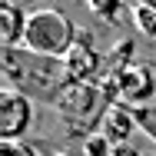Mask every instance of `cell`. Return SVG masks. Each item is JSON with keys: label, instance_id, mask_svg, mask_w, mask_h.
<instances>
[{"label": "cell", "instance_id": "obj_6", "mask_svg": "<svg viewBox=\"0 0 156 156\" xmlns=\"http://www.w3.org/2000/svg\"><path fill=\"white\" fill-rule=\"evenodd\" d=\"M63 70H66L70 83H93V80H100V73H103V53L93 47L90 33L76 37V43L63 57Z\"/></svg>", "mask_w": 156, "mask_h": 156}, {"label": "cell", "instance_id": "obj_1", "mask_svg": "<svg viewBox=\"0 0 156 156\" xmlns=\"http://www.w3.org/2000/svg\"><path fill=\"white\" fill-rule=\"evenodd\" d=\"M0 66H3L7 87L27 93L33 103L57 106V100L63 96V90L70 87L63 60L30 53L27 47H3L0 50Z\"/></svg>", "mask_w": 156, "mask_h": 156}, {"label": "cell", "instance_id": "obj_14", "mask_svg": "<svg viewBox=\"0 0 156 156\" xmlns=\"http://www.w3.org/2000/svg\"><path fill=\"white\" fill-rule=\"evenodd\" d=\"M0 156H37L27 140H0Z\"/></svg>", "mask_w": 156, "mask_h": 156}, {"label": "cell", "instance_id": "obj_9", "mask_svg": "<svg viewBox=\"0 0 156 156\" xmlns=\"http://www.w3.org/2000/svg\"><path fill=\"white\" fill-rule=\"evenodd\" d=\"M133 57H136L133 40H120V43L103 57V73H100V76H113V80H120V73L133 63Z\"/></svg>", "mask_w": 156, "mask_h": 156}, {"label": "cell", "instance_id": "obj_4", "mask_svg": "<svg viewBox=\"0 0 156 156\" xmlns=\"http://www.w3.org/2000/svg\"><path fill=\"white\" fill-rule=\"evenodd\" d=\"M33 100L13 87L0 90V140H20L27 136V129L33 126Z\"/></svg>", "mask_w": 156, "mask_h": 156}, {"label": "cell", "instance_id": "obj_10", "mask_svg": "<svg viewBox=\"0 0 156 156\" xmlns=\"http://www.w3.org/2000/svg\"><path fill=\"white\" fill-rule=\"evenodd\" d=\"M129 17H133V27L143 37L156 40V0H133Z\"/></svg>", "mask_w": 156, "mask_h": 156}, {"label": "cell", "instance_id": "obj_13", "mask_svg": "<svg viewBox=\"0 0 156 156\" xmlns=\"http://www.w3.org/2000/svg\"><path fill=\"white\" fill-rule=\"evenodd\" d=\"M133 113H136L140 129H143V133L156 143V106H153V103H150V106H133Z\"/></svg>", "mask_w": 156, "mask_h": 156}, {"label": "cell", "instance_id": "obj_3", "mask_svg": "<svg viewBox=\"0 0 156 156\" xmlns=\"http://www.w3.org/2000/svg\"><path fill=\"white\" fill-rule=\"evenodd\" d=\"M76 23L57 10V7H40V10H30L27 17V30H23V47L30 53H40V57H57L63 60L70 53V47L76 43Z\"/></svg>", "mask_w": 156, "mask_h": 156}, {"label": "cell", "instance_id": "obj_12", "mask_svg": "<svg viewBox=\"0 0 156 156\" xmlns=\"http://www.w3.org/2000/svg\"><path fill=\"white\" fill-rule=\"evenodd\" d=\"M83 156H113V143L103 133H93L83 140Z\"/></svg>", "mask_w": 156, "mask_h": 156}, {"label": "cell", "instance_id": "obj_16", "mask_svg": "<svg viewBox=\"0 0 156 156\" xmlns=\"http://www.w3.org/2000/svg\"><path fill=\"white\" fill-rule=\"evenodd\" d=\"M50 156H73V153H66V150H53Z\"/></svg>", "mask_w": 156, "mask_h": 156}, {"label": "cell", "instance_id": "obj_15", "mask_svg": "<svg viewBox=\"0 0 156 156\" xmlns=\"http://www.w3.org/2000/svg\"><path fill=\"white\" fill-rule=\"evenodd\" d=\"M113 156H143V153L136 143H120V146H113Z\"/></svg>", "mask_w": 156, "mask_h": 156}, {"label": "cell", "instance_id": "obj_8", "mask_svg": "<svg viewBox=\"0 0 156 156\" xmlns=\"http://www.w3.org/2000/svg\"><path fill=\"white\" fill-rule=\"evenodd\" d=\"M27 10L17 0L0 3V40L3 47H23V30H27Z\"/></svg>", "mask_w": 156, "mask_h": 156}, {"label": "cell", "instance_id": "obj_17", "mask_svg": "<svg viewBox=\"0 0 156 156\" xmlns=\"http://www.w3.org/2000/svg\"><path fill=\"white\" fill-rule=\"evenodd\" d=\"M153 156H156V153H153Z\"/></svg>", "mask_w": 156, "mask_h": 156}, {"label": "cell", "instance_id": "obj_2", "mask_svg": "<svg viewBox=\"0 0 156 156\" xmlns=\"http://www.w3.org/2000/svg\"><path fill=\"white\" fill-rule=\"evenodd\" d=\"M110 96L103 93L100 83H70L63 96L57 100L53 113L60 120L63 133L70 140H87L103 129V120H106V110H110Z\"/></svg>", "mask_w": 156, "mask_h": 156}, {"label": "cell", "instance_id": "obj_5", "mask_svg": "<svg viewBox=\"0 0 156 156\" xmlns=\"http://www.w3.org/2000/svg\"><path fill=\"white\" fill-rule=\"evenodd\" d=\"M156 96V63L133 60L120 73V103L126 106H150Z\"/></svg>", "mask_w": 156, "mask_h": 156}, {"label": "cell", "instance_id": "obj_11", "mask_svg": "<svg viewBox=\"0 0 156 156\" xmlns=\"http://www.w3.org/2000/svg\"><path fill=\"white\" fill-rule=\"evenodd\" d=\"M83 3H87V10L93 13L96 20H103V23H110V27H116V23L123 20L126 7H133V0H83Z\"/></svg>", "mask_w": 156, "mask_h": 156}, {"label": "cell", "instance_id": "obj_7", "mask_svg": "<svg viewBox=\"0 0 156 156\" xmlns=\"http://www.w3.org/2000/svg\"><path fill=\"white\" fill-rule=\"evenodd\" d=\"M140 129L136 123V113H133V106H126V103H113L110 110H106V120H103V136L113 143V146H120V143H133V133Z\"/></svg>", "mask_w": 156, "mask_h": 156}]
</instances>
